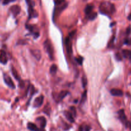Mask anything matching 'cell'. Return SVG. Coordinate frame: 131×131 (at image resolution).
I'll use <instances>...</instances> for the list:
<instances>
[{"label":"cell","instance_id":"cell-34","mask_svg":"<svg viewBox=\"0 0 131 131\" xmlns=\"http://www.w3.org/2000/svg\"><path fill=\"white\" fill-rule=\"evenodd\" d=\"M37 131H45V130L44 129V128H41V129H38V130H37Z\"/></svg>","mask_w":131,"mask_h":131},{"label":"cell","instance_id":"cell-24","mask_svg":"<svg viewBox=\"0 0 131 131\" xmlns=\"http://www.w3.org/2000/svg\"><path fill=\"white\" fill-rule=\"evenodd\" d=\"M65 0H54V2H55V4L57 6L60 5H62V3H64Z\"/></svg>","mask_w":131,"mask_h":131},{"label":"cell","instance_id":"cell-31","mask_svg":"<svg viewBox=\"0 0 131 131\" xmlns=\"http://www.w3.org/2000/svg\"><path fill=\"white\" fill-rule=\"evenodd\" d=\"M85 131H89L90 130V127H89V126H86V127H85Z\"/></svg>","mask_w":131,"mask_h":131},{"label":"cell","instance_id":"cell-7","mask_svg":"<svg viewBox=\"0 0 131 131\" xmlns=\"http://www.w3.org/2000/svg\"><path fill=\"white\" fill-rule=\"evenodd\" d=\"M8 61V58H7V53L5 51L3 50H0V62L3 64H7Z\"/></svg>","mask_w":131,"mask_h":131},{"label":"cell","instance_id":"cell-16","mask_svg":"<svg viewBox=\"0 0 131 131\" xmlns=\"http://www.w3.org/2000/svg\"><path fill=\"white\" fill-rule=\"evenodd\" d=\"M122 54H123V57L127 59H131V51L128 50H123L122 51Z\"/></svg>","mask_w":131,"mask_h":131},{"label":"cell","instance_id":"cell-11","mask_svg":"<svg viewBox=\"0 0 131 131\" xmlns=\"http://www.w3.org/2000/svg\"><path fill=\"white\" fill-rule=\"evenodd\" d=\"M111 93L112 95L115 96H122L123 94V91L119 89H112L111 90Z\"/></svg>","mask_w":131,"mask_h":131},{"label":"cell","instance_id":"cell-28","mask_svg":"<svg viewBox=\"0 0 131 131\" xmlns=\"http://www.w3.org/2000/svg\"><path fill=\"white\" fill-rule=\"evenodd\" d=\"M76 34V31L75 30H74V31H71V33L70 34V37H73L74 36H75V34Z\"/></svg>","mask_w":131,"mask_h":131},{"label":"cell","instance_id":"cell-17","mask_svg":"<svg viewBox=\"0 0 131 131\" xmlns=\"http://www.w3.org/2000/svg\"><path fill=\"white\" fill-rule=\"evenodd\" d=\"M69 94V92L68 91H62L59 94V99L60 100H63L68 94Z\"/></svg>","mask_w":131,"mask_h":131},{"label":"cell","instance_id":"cell-2","mask_svg":"<svg viewBox=\"0 0 131 131\" xmlns=\"http://www.w3.org/2000/svg\"><path fill=\"white\" fill-rule=\"evenodd\" d=\"M108 6H107V3H102L100 7V12L101 13L103 14H107L109 12V8L111 9L112 10V12H113L115 11V8H114V6L113 5V4H111L110 7L109 8H108Z\"/></svg>","mask_w":131,"mask_h":131},{"label":"cell","instance_id":"cell-14","mask_svg":"<svg viewBox=\"0 0 131 131\" xmlns=\"http://www.w3.org/2000/svg\"><path fill=\"white\" fill-rule=\"evenodd\" d=\"M93 5H88L85 8V14L89 16L91 13L93 12Z\"/></svg>","mask_w":131,"mask_h":131},{"label":"cell","instance_id":"cell-3","mask_svg":"<svg viewBox=\"0 0 131 131\" xmlns=\"http://www.w3.org/2000/svg\"><path fill=\"white\" fill-rule=\"evenodd\" d=\"M118 116H119V118L120 119V120L122 121V123L126 125L127 127L128 125V121H127V117H126L125 114V112L123 109H121L118 111Z\"/></svg>","mask_w":131,"mask_h":131},{"label":"cell","instance_id":"cell-21","mask_svg":"<svg viewBox=\"0 0 131 131\" xmlns=\"http://www.w3.org/2000/svg\"><path fill=\"white\" fill-rule=\"evenodd\" d=\"M82 84L83 88H85L88 84V80H87V78L85 76H83L82 78Z\"/></svg>","mask_w":131,"mask_h":131},{"label":"cell","instance_id":"cell-35","mask_svg":"<svg viewBox=\"0 0 131 131\" xmlns=\"http://www.w3.org/2000/svg\"><path fill=\"white\" fill-rule=\"evenodd\" d=\"M128 19H129V20H131V14L129 16H128Z\"/></svg>","mask_w":131,"mask_h":131},{"label":"cell","instance_id":"cell-30","mask_svg":"<svg viewBox=\"0 0 131 131\" xmlns=\"http://www.w3.org/2000/svg\"><path fill=\"white\" fill-rule=\"evenodd\" d=\"M130 32H131V28L129 26V27L127 28V34L129 35L130 34Z\"/></svg>","mask_w":131,"mask_h":131},{"label":"cell","instance_id":"cell-6","mask_svg":"<svg viewBox=\"0 0 131 131\" xmlns=\"http://www.w3.org/2000/svg\"><path fill=\"white\" fill-rule=\"evenodd\" d=\"M44 102V96L43 95H41L40 96L37 97L35 99L34 103V107H39L42 105Z\"/></svg>","mask_w":131,"mask_h":131},{"label":"cell","instance_id":"cell-9","mask_svg":"<svg viewBox=\"0 0 131 131\" xmlns=\"http://www.w3.org/2000/svg\"><path fill=\"white\" fill-rule=\"evenodd\" d=\"M10 10L12 12V14L14 15V16H17L21 12V8H20L19 6L18 5H13L10 7Z\"/></svg>","mask_w":131,"mask_h":131},{"label":"cell","instance_id":"cell-18","mask_svg":"<svg viewBox=\"0 0 131 131\" xmlns=\"http://www.w3.org/2000/svg\"><path fill=\"white\" fill-rule=\"evenodd\" d=\"M57 71V66L55 64H53L52 66H51L50 69V72L51 75H54L56 74Z\"/></svg>","mask_w":131,"mask_h":131},{"label":"cell","instance_id":"cell-23","mask_svg":"<svg viewBox=\"0 0 131 131\" xmlns=\"http://www.w3.org/2000/svg\"><path fill=\"white\" fill-rule=\"evenodd\" d=\"M75 59H76L77 62L79 63V64H80V65H82V64L83 60H84V59H83L82 57L79 56V57H77Z\"/></svg>","mask_w":131,"mask_h":131},{"label":"cell","instance_id":"cell-13","mask_svg":"<svg viewBox=\"0 0 131 131\" xmlns=\"http://www.w3.org/2000/svg\"><path fill=\"white\" fill-rule=\"evenodd\" d=\"M64 114H65L66 118H67V119H68L70 122H71V123H73L74 121H75V119H74L72 113H71V112L65 111L64 112Z\"/></svg>","mask_w":131,"mask_h":131},{"label":"cell","instance_id":"cell-25","mask_svg":"<svg viewBox=\"0 0 131 131\" xmlns=\"http://www.w3.org/2000/svg\"><path fill=\"white\" fill-rule=\"evenodd\" d=\"M70 110H71V113H72V114H73L74 116H75L77 114V113H76V109H75V107L72 106L70 107Z\"/></svg>","mask_w":131,"mask_h":131},{"label":"cell","instance_id":"cell-27","mask_svg":"<svg viewBox=\"0 0 131 131\" xmlns=\"http://www.w3.org/2000/svg\"><path fill=\"white\" fill-rule=\"evenodd\" d=\"M116 59L118 60H119V61H120L122 60V57H121V55L119 53H116Z\"/></svg>","mask_w":131,"mask_h":131},{"label":"cell","instance_id":"cell-1","mask_svg":"<svg viewBox=\"0 0 131 131\" xmlns=\"http://www.w3.org/2000/svg\"><path fill=\"white\" fill-rule=\"evenodd\" d=\"M44 46H45V48L46 49V51H47L48 54L50 59L53 60V59L54 51L53 47L51 42L49 40H46L45 42V43H44Z\"/></svg>","mask_w":131,"mask_h":131},{"label":"cell","instance_id":"cell-5","mask_svg":"<svg viewBox=\"0 0 131 131\" xmlns=\"http://www.w3.org/2000/svg\"><path fill=\"white\" fill-rule=\"evenodd\" d=\"M3 79H4V81L5 82V84L8 85L10 88H12V89H14L15 88V84L12 81V79L8 75L4 74V76H3Z\"/></svg>","mask_w":131,"mask_h":131},{"label":"cell","instance_id":"cell-15","mask_svg":"<svg viewBox=\"0 0 131 131\" xmlns=\"http://www.w3.org/2000/svg\"><path fill=\"white\" fill-rule=\"evenodd\" d=\"M28 128L29 130H30L31 131H37L38 130V128H37V125L36 124L33 123H28Z\"/></svg>","mask_w":131,"mask_h":131},{"label":"cell","instance_id":"cell-32","mask_svg":"<svg viewBox=\"0 0 131 131\" xmlns=\"http://www.w3.org/2000/svg\"><path fill=\"white\" fill-rule=\"evenodd\" d=\"M127 126H128V127L130 128V129L131 130V122H128V125H127Z\"/></svg>","mask_w":131,"mask_h":131},{"label":"cell","instance_id":"cell-8","mask_svg":"<svg viewBox=\"0 0 131 131\" xmlns=\"http://www.w3.org/2000/svg\"><path fill=\"white\" fill-rule=\"evenodd\" d=\"M65 45H66V50H67L68 53H72V46H71V40H70V37H68L66 38Z\"/></svg>","mask_w":131,"mask_h":131},{"label":"cell","instance_id":"cell-4","mask_svg":"<svg viewBox=\"0 0 131 131\" xmlns=\"http://www.w3.org/2000/svg\"><path fill=\"white\" fill-rule=\"evenodd\" d=\"M59 7H56L55 8V10H54L53 12V19H55V17L56 18L57 16L62 12L64 9H65V8H66L67 7V4L66 3V4H62L60 5H58Z\"/></svg>","mask_w":131,"mask_h":131},{"label":"cell","instance_id":"cell-26","mask_svg":"<svg viewBox=\"0 0 131 131\" xmlns=\"http://www.w3.org/2000/svg\"><path fill=\"white\" fill-rule=\"evenodd\" d=\"M15 1H16V0H3V5H7L8 4V3H11V2H15Z\"/></svg>","mask_w":131,"mask_h":131},{"label":"cell","instance_id":"cell-20","mask_svg":"<svg viewBox=\"0 0 131 131\" xmlns=\"http://www.w3.org/2000/svg\"><path fill=\"white\" fill-rule=\"evenodd\" d=\"M86 99H87V91H84V92L83 93L82 95L80 103H81L82 104H84V103H85V102L86 101Z\"/></svg>","mask_w":131,"mask_h":131},{"label":"cell","instance_id":"cell-22","mask_svg":"<svg viewBox=\"0 0 131 131\" xmlns=\"http://www.w3.org/2000/svg\"><path fill=\"white\" fill-rule=\"evenodd\" d=\"M88 16H89V20H94L96 17L97 14L96 12H92Z\"/></svg>","mask_w":131,"mask_h":131},{"label":"cell","instance_id":"cell-10","mask_svg":"<svg viewBox=\"0 0 131 131\" xmlns=\"http://www.w3.org/2000/svg\"><path fill=\"white\" fill-rule=\"evenodd\" d=\"M31 55L34 57L37 60H39L41 59V53L38 50H31L30 51Z\"/></svg>","mask_w":131,"mask_h":131},{"label":"cell","instance_id":"cell-12","mask_svg":"<svg viewBox=\"0 0 131 131\" xmlns=\"http://www.w3.org/2000/svg\"><path fill=\"white\" fill-rule=\"evenodd\" d=\"M37 120L38 121L39 123L40 126H41V128H44L45 127H46V118H45V117H43V116L39 117V118H37Z\"/></svg>","mask_w":131,"mask_h":131},{"label":"cell","instance_id":"cell-33","mask_svg":"<svg viewBox=\"0 0 131 131\" xmlns=\"http://www.w3.org/2000/svg\"><path fill=\"white\" fill-rule=\"evenodd\" d=\"M79 131H83V127L82 126L79 127Z\"/></svg>","mask_w":131,"mask_h":131},{"label":"cell","instance_id":"cell-29","mask_svg":"<svg viewBox=\"0 0 131 131\" xmlns=\"http://www.w3.org/2000/svg\"><path fill=\"white\" fill-rule=\"evenodd\" d=\"M35 93V89L34 88V86H31V94H30V96H32L33 94H34Z\"/></svg>","mask_w":131,"mask_h":131},{"label":"cell","instance_id":"cell-19","mask_svg":"<svg viewBox=\"0 0 131 131\" xmlns=\"http://www.w3.org/2000/svg\"><path fill=\"white\" fill-rule=\"evenodd\" d=\"M12 73L13 76L14 77L16 80H19L20 77L18 75V73H17V71H16V70L14 67H12Z\"/></svg>","mask_w":131,"mask_h":131}]
</instances>
